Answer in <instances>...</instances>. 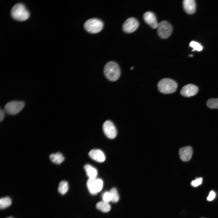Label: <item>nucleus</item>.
<instances>
[{"mask_svg": "<svg viewBox=\"0 0 218 218\" xmlns=\"http://www.w3.org/2000/svg\"><path fill=\"white\" fill-rule=\"evenodd\" d=\"M103 23L100 19L93 18L87 20L84 24L85 30L91 33H96L100 31L103 28Z\"/></svg>", "mask_w": 218, "mask_h": 218, "instance_id": "20e7f679", "label": "nucleus"}, {"mask_svg": "<svg viewBox=\"0 0 218 218\" xmlns=\"http://www.w3.org/2000/svg\"><path fill=\"white\" fill-rule=\"evenodd\" d=\"M189 56H190V57H192L193 56V55H192V54H190V55H189Z\"/></svg>", "mask_w": 218, "mask_h": 218, "instance_id": "bb28decb", "label": "nucleus"}, {"mask_svg": "<svg viewBox=\"0 0 218 218\" xmlns=\"http://www.w3.org/2000/svg\"><path fill=\"white\" fill-rule=\"evenodd\" d=\"M111 196V201L113 203L117 202L119 199L117 189L115 188H112L109 192Z\"/></svg>", "mask_w": 218, "mask_h": 218, "instance_id": "aec40b11", "label": "nucleus"}, {"mask_svg": "<svg viewBox=\"0 0 218 218\" xmlns=\"http://www.w3.org/2000/svg\"><path fill=\"white\" fill-rule=\"evenodd\" d=\"M216 197V193L213 191L210 192L209 195L207 198V200L209 201L213 200Z\"/></svg>", "mask_w": 218, "mask_h": 218, "instance_id": "393cba45", "label": "nucleus"}, {"mask_svg": "<svg viewBox=\"0 0 218 218\" xmlns=\"http://www.w3.org/2000/svg\"><path fill=\"white\" fill-rule=\"evenodd\" d=\"M198 91V88L196 86L192 84H189L182 88L180 91V93L183 96L188 97L195 95Z\"/></svg>", "mask_w": 218, "mask_h": 218, "instance_id": "9d476101", "label": "nucleus"}, {"mask_svg": "<svg viewBox=\"0 0 218 218\" xmlns=\"http://www.w3.org/2000/svg\"><path fill=\"white\" fill-rule=\"evenodd\" d=\"M190 46L193 48L192 51H200L203 49V47L198 42L194 41H191L190 43Z\"/></svg>", "mask_w": 218, "mask_h": 218, "instance_id": "4be33fe9", "label": "nucleus"}, {"mask_svg": "<svg viewBox=\"0 0 218 218\" xmlns=\"http://www.w3.org/2000/svg\"><path fill=\"white\" fill-rule=\"evenodd\" d=\"M202 182V178L199 177L196 178V179L193 180L191 182V185L193 187H197L200 185Z\"/></svg>", "mask_w": 218, "mask_h": 218, "instance_id": "5701e85b", "label": "nucleus"}, {"mask_svg": "<svg viewBox=\"0 0 218 218\" xmlns=\"http://www.w3.org/2000/svg\"><path fill=\"white\" fill-rule=\"evenodd\" d=\"M104 72L106 78L112 81L117 80L121 75V71L118 65L113 61H109L105 64Z\"/></svg>", "mask_w": 218, "mask_h": 218, "instance_id": "f257e3e1", "label": "nucleus"}, {"mask_svg": "<svg viewBox=\"0 0 218 218\" xmlns=\"http://www.w3.org/2000/svg\"><path fill=\"white\" fill-rule=\"evenodd\" d=\"M133 68H134V67H132L130 69L131 70V69H133Z\"/></svg>", "mask_w": 218, "mask_h": 218, "instance_id": "cd10ccee", "label": "nucleus"}, {"mask_svg": "<svg viewBox=\"0 0 218 218\" xmlns=\"http://www.w3.org/2000/svg\"><path fill=\"white\" fill-rule=\"evenodd\" d=\"M96 206L97 209L103 212H107L111 209V206L108 203L103 201L97 203Z\"/></svg>", "mask_w": 218, "mask_h": 218, "instance_id": "f3484780", "label": "nucleus"}, {"mask_svg": "<svg viewBox=\"0 0 218 218\" xmlns=\"http://www.w3.org/2000/svg\"><path fill=\"white\" fill-rule=\"evenodd\" d=\"M159 91L163 94H171L175 92L177 88V83L174 80L168 78L163 79L157 84Z\"/></svg>", "mask_w": 218, "mask_h": 218, "instance_id": "7ed1b4c3", "label": "nucleus"}, {"mask_svg": "<svg viewBox=\"0 0 218 218\" xmlns=\"http://www.w3.org/2000/svg\"><path fill=\"white\" fill-rule=\"evenodd\" d=\"M13 218L11 217H8V218Z\"/></svg>", "mask_w": 218, "mask_h": 218, "instance_id": "c85d7f7f", "label": "nucleus"}, {"mask_svg": "<svg viewBox=\"0 0 218 218\" xmlns=\"http://www.w3.org/2000/svg\"><path fill=\"white\" fill-rule=\"evenodd\" d=\"M183 6L184 10L188 14H193L195 12L196 5L194 0H184Z\"/></svg>", "mask_w": 218, "mask_h": 218, "instance_id": "4468645a", "label": "nucleus"}, {"mask_svg": "<svg viewBox=\"0 0 218 218\" xmlns=\"http://www.w3.org/2000/svg\"><path fill=\"white\" fill-rule=\"evenodd\" d=\"M11 13L14 19L20 21L26 20L30 15L28 10L24 5L21 3L15 5L11 9Z\"/></svg>", "mask_w": 218, "mask_h": 218, "instance_id": "f03ea898", "label": "nucleus"}, {"mask_svg": "<svg viewBox=\"0 0 218 218\" xmlns=\"http://www.w3.org/2000/svg\"><path fill=\"white\" fill-rule=\"evenodd\" d=\"M208 107L212 109L218 108V98H211L209 99L206 102Z\"/></svg>", "mask_w": 218, "mask_h": 218, "instance_id": "412c9836", "label": "nucleus"}, {"mask_svg": "<svg viewBox=\"0 0 218 218\" xmlns=\"http://www.w3.org/2000/svg\"><path fill=\"white\" fill-rule=\"evenodd\" d=\"M139 23L135 18L130 17L127 18L122 25V29L125 32L130 33L134 32L138 28Z\"/></svg>", "mask_w": 218, "mask_h": 218, "instance_id": "1a4fd4ad", "label": "nucleus"}, {"mask_svg": "<svg viewBox=\"0 0 218 218\" xmlns=\"http://www.w3.org/2000/svg\"><path fill=\"white\" fill-rule=\"evenodd\" d=\"M88 155L91 159L98 162H103L105 159L104 154L99 149L91 150L89 152Z\"/></svg>", "mask_w": 218, "mask_h": 218, "instance_id": "ddd939ff", "label": "nucleus"}, {"mask_svg": "<svg viewBox=\"0 0 218 218\" xmlns=\"http://www.w3.org/2000/svg\"><path fill=\"white\" fill-rule=\"evenodd\" d=\"M84 168L89 179L96 178L97 171L95 168L89 164L85 165Z\"/></svg>", "mask_w": 218, "mask_h": 218, "instance_id": "2eb2a0df", "label": "nucleus"}, {"mask_svg": "<svg viewBox=\"0 0 218 218\" xmlns=\"http://www.w3.org/2000/svg\"><path fill=\"white\" fill-rule=\"evenodd\" d=\"M193 149L190 146H186L181 148L179 153L181 160L183 161H187L191 158L193 154Z\"/></svg>", "mask_w": 218, "mask_h": 218, "instance_id": "f8f14e48", "label": "nucleus"}, {"mask_svg": "<svg viewBox=\"0 0 218 218\" xmlns=\"http://www.w3.org/2000/svg\"><path fill=\"white\" fill-rule=\"evenodd\" d=\"M12 203L11 199L8 197L2 198L0 200V208L5 209L9 206Z\"/></svg>", "mask_w": 218, "mask_h": 218, "instance_id": "6ab92c4d", "label": "nucleus"}, {"mask_svg": "<svg viewBox=\"0 0 218 218\" xmlns=\"http://www.w3.org/2000/svg\"><path fill=\"white\" fill-rule=\"evenodd\" d=\"M157 32L159 36L163 39H166L171 35L172 31V27L168 22L163 21L158 24Z\"/></svg>", "mask_w": 218, "mask_h": 218, "instance_id": "423d86ee", "label": "nucleus"}, {"mask_svg": "<svg viewBox=\"0 0 218 218\" xmlns=\"http://www.w3.org/2000/svg\"><path fill=\"white\" fill-rule=\"evenodd\" d=\"M87 188L91 193L95 195L101 190L103 186L102 180L96 178L89 179L87 182Z\"/></svg>", "mask_w": 218, "mask_h": 218, "instance_id": "0eeeda50", "label": "nucleus"}, {"mask_svg": "<svg viewBox=\"0 0 218 218\" xmlns=\"http://www.w3.org/2000/svg\"><path fill=\"white\" fill-rule=\"evenodd\" d=\"M104 134L108 138L113 139L117 135V131L113 123L110 121L107 120L103 123L102 126Z\"/></svg>", "mask_w": 218, "mask_h": 218, "instance_id": "6e6552de", "label": "nucleus"}, {"mask_svg": "<svg viewBox=\"0 0 218 218\" xmlns=\"http://www.w3.org/2000/svg\"><path fill=\"white\" fill-rule=\"evenodd\" d=\"M103 201L109 203L111 201V198L109 192H106L104 193L102 196Z\"/></svg>", "mask_w": 218, "mask_h": 218, "instance_id": "b1692460", "label": "nucleus"}, {"mask_svg": "<svg viewBox=\"0 0 218 218\" xmlns=\"http://www.w3.org/2000/svg\"><path fill=\"white\" fill-rule=\"evenodd\" d=\"M143 18L145 22L152 28H157L158 24L156 17L152 12L148 11L145 12Z\"/></svg>", "mask_w": 218, "mask_h": 218, "instance_id": "9b49d317", "label": "nucleus"}, {"mask_svg": "<svg viewBox=\"0 0 218 218\" xmlns=\"http://www.w3.org/2000/svg\"><path fill=\"white\" fill-rule=\"evenodd\" d=\"M25 105V102L23 101H12L5 104L4 111L10 115H15L19 113L23 109Z\"/></svg>", "mask_w": 218, "mask_h": 218, "instance_id": "39448f33", "label": "nucleus"}, {"mask_svg": "<svg viewBox=\"0 0 218 218\" xmlns=\"http://www.w3.org/2000/svg\"><path fill=\"white\" fill-rule=\"evenodd\" d=\"M68 186V182L64 180L61 181L59 184L58 189V192L62 195H64L67 192Z\"/></svg>", "mask_w": 218, "mask_h": 218, "instance_id": "a211bd4d", "label": "nucleus"}, {"mask_svg": "<svg viewBox=\"0 0 218 218\" xmlns=\"http://www.w3.org/2000/svg\"><path fill=\"white\" fill-rule=\"evenodd\" d=\"M5 111L2 109L1 108L0 109V121H1L5 117Z\"/></svg>", "mask_w": 218, "mask_h": 218, "instance_id": "a878e982", "label": "nucleus"}, {"mask_svg": "<svg viewBox=\"0 0 218 218\" xmlns=\"http://www.w3.org/2000/svg\"><path fill=\"white\" fill-rule=\"evenodd\" d=\"M49 157L52 163L57 164H60L65 159L62 154L59 152L51 154L49 155Z\"/></svg>", "mask_w": 218, "mask_h": 218, "instance_id": "dca6fc26", "label": "nucleus"}]
</instances>
